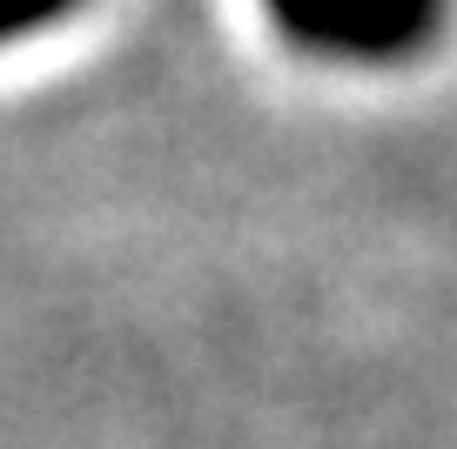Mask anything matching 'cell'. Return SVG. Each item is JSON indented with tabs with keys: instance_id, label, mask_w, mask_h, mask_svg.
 Listing matches in <instances>:
<instances>
[{
	"instance_id": "obj_1",
	"label": "cell",
	"mask_w": 457,
	"mask_h": 449,
	"mask_svg": "<svg viewBox=\"0 0 457 449\" xmlns=\"http://www.w3.org/2000/svg\"><path fill=\"white\" fill-rule=\"evenodd\" d=\"M270 14L283 20L289 41L316 47V54H350V61H384L424 41L384 0H270Z\"/></svg>"
},
{
	"instance_id": "obj_2",
	"label": "cell",
	"mask_w": 457,
	"mask_h": 449,
	"mask_svg": "<svg viewBox=\"0 0 457 449\" xmlns=\"http://www.w3.org/2000/svg\"><path fill=\"white\" fill-rule=\"evenodd\" d=\"M68 7H74V0H0V41L47 28V20H61Z\"/></svg>"
},
{
	"instance_id": "obj_3",
	"label": "cell",
	"mask_w": 457,
	"mask_h": 449,
	"mask_svg": "<svg viewBox=\"0 0 457 449\" xmlns=\"http://www.w3.org/2000/svg\"><path fill=\"white\" fill-rule=\"evenodd\" d=\"M384 7L403 20V28H417V34H424V28H430V14H437V0H384Z\"/></svg>"
}]
</instances>
